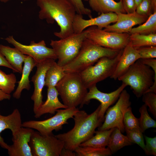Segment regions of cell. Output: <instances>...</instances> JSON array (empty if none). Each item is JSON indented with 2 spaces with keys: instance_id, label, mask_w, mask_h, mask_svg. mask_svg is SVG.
Here are the masks:
<instances>
[{
  "instance_id": "52a82bcc",
  "label": "cell",
  "mask_w": 156,
  "mask_h": 156,
  "mask_svg": "<svg viewBox=\"0 0 156 156\" xmlns=\"http://www.w3.org/2000/svg\"><path fill=\"white\" fill-rule=\"evenodd\" d=\"M123 49L116 56L102 57L95 64L79 73L84 85L87 89L96 85L98 82L110 77L114 72Z\"/></svg>"
},
{
  "instance_id": "8d00e7d4",
  "label": "cell",
  "mask_w": 156,
  "mask_h": 156,
  "mask_svg": "<svg viewBox=\"0 0 156 156\" xmlns=\"http://www.w3.org/2000/svg\"><path fill=\"white\" fill-rule=\"evenodd\" d=\"M152 10L151 0H142L137 6L135 11L139 14L148 16Z\"/></svg>"
},
{
  "instance_id": "ab89813d",
  "label": "cell",
  "mask_w": 156,
  "mask_h": 156,
  "mask_svg": "<svg viewBox=\"0 0 156 156\" xmlns=\"http://www.w3.org/2000/svg\"><path fill=\"white\" fill-rule=\"evenodd\" d=\"M0 66L7 67L12 69L14 72V69L12 66L8 62L5 57L0 51Z\"/></svg>"
},
{
  "instance_id": "d6986e66",
  "label": "cell",
  "mask_w": 156,
  "mask_h": 156,
  "mask_svg": "<svg viewBox=\"0 0 156 156\" xmlns=\"http://www.w3.org/2000/svg\"><path fill=\"white\" fill-rule=\"evenodd\" d=\"M22 123L21 114L17 109H14L10 114L6 116L1 115L0 112V146L2 148L8 150L9 145L4 142L1 133L6 129H9L13 134L22 127Z\"/></svg>"
},
{
  "instance_id": "d4e9b609",
  "label": "cell",
  "mask_w": 156,
  "mask_h": 156,
  "mask_svg": "<svg viewBox=\"0 0 156 156\" xmlns=\"http://www.w3.org/2000/svg\"><path fill=\"white\" fill-rule=\"evenodd\" d=\"M114 129L95 131L93 136L86 141L81 143V146H90L99 148H105L107 146L109 137Z\"/></svg>"
},
{
  "instance_id": "ee69618b",
  "label": "cell",
  "mask_w": 156,
  "mask_h": 156,
  "mask_svg": "<svg viewBox=\"0 0 156 156\" xmlns=\"http://www.w3.org/2000/svg\"><path fill=\"white\" fill-rule=\"evenodd\" d=\"M137 6L142 0H135Z\"/></svg>"
},
{
  "instance_id": "277c9868",
  "label": "cell",
  "mask_w": 156,
  "mask_h": 156,
  "mask_svg": "<svg viewBox=\"0 0 156 156\" xmlns=\"http://www.w3.org/2000/svg\"><path fill=\"white\" fill-rule=\"evenodd\" d=\"M120 50L100 46L86 38L77 56L63 67L65 72L79 73L102 57L116 56Z\"/></svg>"
},
{
  "instance_id": "836d02e7",
  "label": "cell",
  "mask_w": 156,
  "mask_h": 156,
  "mask_svg": "<svg viewBox=\"0 0 156 156\" xmlns=\"http://www.w3.org/2000/svg\"><path fill=\"white\" fill-rule=\"evenodd\" d=\"M142 101L149 108V110L156 118V93L148 92L143 94Z\"/></svg>"
},
{
  "instance_id": "4fadbf2b",
  "label": "cell",
  "mask_w": 156,
  "mask_h": 156,
  "mask_svg": "<svg viewBox=\"0 0 156 156\" xmlns=\"http://www.w3.org/2000/svg\"><path fill=\"white\" fill-rule=\"evenodd\" d=\"M127 86L122 83V84L115 90L109 93L102 92L97 88L96 85H94L88 89L86 96L80 108H82L85 104H88L90 100L95 99L101 103V108L99 114L100 120L103 122L104 119V114L109 107L118 99L122 91Z\"/></svg>"
},
{
  "instance_id": "c3c4849f",
  "label": "cell",
  "mask_w": 156,
  "mask_h": 156,
  "mask_svg": "<svg viewBox=\"0 0 156 156\" xmlns=\"http://www.w3.org/2000/svg\"></svg>"
},
{
  "instance_id": "83f0119b",
  "label": "cell",
  "mask_w": 156,
  "mask_h": 156,
  "mask_svg": "<svg viewBox=\"0 0 156 156\" xmlns=\"http://www.w3.org/2000/svg\"><path fill=\"white\" fill-rule=\"evenodd\" d=\"M156 32V11L151 14L143 24L133 28L129 33L147 35L155 34Z\"/></svg>"
},
{
  "instance_id": "d6a6232c",
  "label": "cell",
  "mask_w": 156,
  "mask_h": 156,
  "mask_svg": "<svg viewBox=\"0 0 156 156\" xmlns=\"http://www.w3.org/2000/svg\"><path fill=\"white\" fill-rule=\"evenodd\" d=\"M127 136L133 143L137 144L144 150L145 144L143 133L140 128H135L126 130Z\"/></svg>"
},
{
  "instance_id": "7bdbcfd3",
  "label": "cell",
  "mask_w": 156,
  "mask_h": 156,
  "mask_svg": "<svg viewBox=\"0 0 156 156\" xmlns=\"http://www.w3.org/2000/svg\"><path fill=\"white\" fill-rule=\"evenodd\" d=\"M153 12L156 11V0H151Z\"/></svg>"
},
{
  "instance_id": "9c48e42d",
  "label": "cell",
  "mask_w": 156,
  "mask_h": 156,
  "mask_svg": "<svg viewBox=\"0 0 156 156\" xmlns=\"http://www.w3.org/2000/svg\"><path fill=\"white\" fill-rule=\"evenodd\" d=\"M29 144L33 156H59L64 145L53 133L43 134L38 131L33 132Z\"/></svg>"
},
{
  "instance_id": "9a60e30c",
  "label": "cell",
  "mask_w": 156,
  "mask_h": 156,
  "mask_svg": "<svg viewBox=\"0 0 156 156\" xmlns=\"http://www.w3.org/2000/svg\"><path fill=\"white\" fill-rule=\"evenodd\" d=\"M33 129L22 127L12 134L13 143L9 145L8 153L10 156H33L29 144Z\"/></svg>"
},
{
  "instance_id": "bcb514c9",
  "label": "cell",
  "mask_w": 156,
  "mask_h": 156,
  "mask_svg": "<svg viewBox=\"0 0 156 156\" xmlns=\"http://www.w3.org/2000/svg\"><path fill=\"white\" fill-rule=\"evenodd\" d=\"M23 0V1H28V0Z\"/></svg>"
},
{
  "instance_id": "6da1fadb",
  "label": "cell",
  "mask_w": 156,
  "mask_h": 156,
  "mask_svg": "<svg viewBox=\"0 0 156 156\" xmlns=\"http://www.w3.org/2000/svg\"><path fill=\"white\" fill-rule=\"evenodd\" d=\"M40 10L39 18L45 20L48 23L56 22L60 31L54 35L60 39L73 34V23L76 12L73 6L67 0H36Z\"/></svg>"
},
{
  "instance_id": "7402d4cb",
  "label": "cell",
  "mask_w": 156,
  "mask_h": 156,
  "mask_svg": "<svg viewBox=\"0 0 156 156\" xmlns=\"http://www.w3.org/2000/svg\"><path fill=\"white\" fill-rule=\"evenodd\" d=\"M24 63L21 78L18 82V85L13 95V97L16 99L20 98L24 89L30 90L31 86L29 77L33 68L36 66L37 62L31 57L27 55Z\"/></svg>"
},
{
  "instance_id": "7dc6e473",
  "label": "cell",
  "mask_w": 156,
  "mask_h": 156,
  "mask_svg": "<svg viewBox=\"0 0 156 156\" xmlns=\"http://www.w3.org/2000/svg\"><path fill=\"white\" fill-rule=\"evenodd\" d=\"M85 1H88L89 0H84Z\"/></svg>"
},
{
  "instance_id": "ba28073f",
  "label": "cell",
  "mask_w": 156,
  "mask_h": 156,
  "mask_svg": "<svg viewBox=\"0 0 156 156\" xmlns=\"http://www.w3.org/2000/svg\"><path fill=\"white\" fill-rule=\"evenodd\" d=\"M76 107L57 109L56 114L48 119L40 121L30 120L22 123V127L35 129L43 134H49L54 130L58 131L62 129L63 125L68 124L67 121L73 118L78 111Z\"/></svg>"
},
{
  "instance_id": "4dcf8cb0",
  "label": "cell",
  "mask_w": 156,
  "mask_h": 156,
  "mask_svg": "<svg viewBox=\"0 0 156 156\" xmlns=\"http://www.w3.org/2000/svg\"><path fill=\"white\" fill-rule=\"evenodd\" d=\"M147 107V106L144 104L139 109L140 114V117L139 118V128L143 133L148 129L156 127V121L150 117Z\"/></svg>"
},
{
  "instance_id": "484cf974",
  "label": "cell",
  "mask_w": 156,
  "mask_h": 156,
  "mask_svg": "<svg viewBox=\"0 0 156 156\" xmlns=\"http://www.w3.org/2000/svg\"><path fill=\"white\" fill-rule=\"evenodd\" d=\"M65 74L63 67L59 66L54 61L46 73L44 86L55 87Z\"/></svg>"
},
{
  "instance_id": "ac0fdd59",
  "label": "cell",
  "mask_w": 156,
  "mask_h": 156,
  "mask_svg": "<svg viewBox=\"0 0 156 156\" xmlns=\"http://www.w3.org/2000/svg\"><path fill=\"white\" fill-rule=\"evenodd\" d=\"M140 59V56L136 49L129 42L122 50L120 59L114 72L110 77L115 80L124 74L135 62Z\"/></svg>"
},
{
  "instance_id": "30bf717a",
  "label": "cell",
  "mask_w": 156,
  "mask_h": 156,
  "mask_svg": "<svg viewBox=\"0 0 156 156\" xmlns=\"http://www.w3.org/2000/svg\"><path fill=\"white\" fill-rule=\"evenodd\" d=\"M86 38L100 46L110 49H123L129 41L130 34L109 32L92 26L87 29Z\"/></svg>"
},
{
  "instance_id": "44dd1931",
  "label": "cell",
  "mask_w": 156,
  "mask_h": 156,
  "mask_svg": "<svg viewBox=\"0 0 156 156\" xmlns=\"http://www.w3.org/2000/svg\"><path fill=\"white\" fill-rule=\"evenodd\" d=\"M0 51L14 69V72L21 74L23 64L27 55L23 54L15 47L0 44Z\"/></svg>"
},
{
  "instance_id": "5b68a950",
  "label": "cell",
  "mask_w": 156,
  "mask_h": 156,
  "mask_svg": "<svg viewBox=\"0 0 156 156\" xmlns=\"http://www.w3.org/2000/svg\"><path fill=\"white\" fill-rule=\"evenodd\" d=\"M55 88L63 104L68 108L81 105L88 93L79 73L65 72Z\"/></svg>"
},
{
  "instance_id": "74e56055",
  "label": "cell",
  "mask_w": 156,
  "mask_h": 156,
  "mask_svg": "<svg viewBox=\"0 0 156 156\" xmlns=\"http://www.w3.org/2000/svg\"><path fill=\"white\" fill-rule=\"evenodd\" d=\"M146 142L144 151L147 155H156V137L150 138L144 135Z\"/></svg>"
},
{
  "instance_id": "1f68e13d",
  "label": "cell",
  "mask_w": 156,
  "mask_h": 156,
  "mask_svg": "<svg viewBox=\"0 0 156 156\" xmlns=\"http://www.w3.org/2000/svg\"><path fill=\"white\" fill-rule=\"evenodd\" d=\"M123 123L125 131L139 128V118L135 117L133 114L130 106L127 109L124 113Z\"/></svg>"
},
{
  "instance_id": "f546056e",
  "label": "cell",
  "mask_w": 156,
  "mask_h": 156,
  "mask_svg": "<svg viewBox=\"0 0 156 156\" xmlns=\"http://www.w3.org/2000/svg\"><path fill=\"white\" fill-rule=\"evenodd\" d=\"M16 82L14 74H6L0 70V90L3 92L10 94L14 90Z\"/></svg>"
},
{
  "instance_id": "ffe728a7",
  "label": "cell",
  "mask_w": 156,
  "mask_h": 156,
  "mask_svg": "<svg viewBox=\"0 0 156 156\" xmlns=\"http://www.w3.org/2000/svg\"><path fill=\"white\" fill-rule=\"evenodd\" d=\"M58 95V93L55 87H48L47 100L34 113V117L38 118L46 114H54L59 109L68 108L59 101Z\"/></svg>"
},
{
  "instance_id": "5bb4252c",
  "label": "cell",
  "mask_w": 156,
  "mask_h": 156,
  "mask_svg": "<svg viewBox=\"0 0 156 156\" xmlns=\"http://www.w3.org/2000/svg\"><path fill=\"white\" fill-rule=\"evenodd\" d=\"M55 60L47 59L37 62L36 64L37 70L31 81L34 86V90L31 97V99L34 103L33 110L34 113L43 103L42 92L44 86L46 73Z\"/></svg>"
},
{
  "instance_id": "8992f818",
  "label": "cell",
  "mask_w": 156,
  "mask_h": 156,
  "mask_svg": "<svg viewBox=\"0 0 156 156\" xmlns=\"http://www.w3.org/2000/svg\"><path fill=\"white\" fill-rule=\"evenodd\" d=\"M86 29L79 33H73L59 40H51L50 45L58 59L57 64L63 67L77 56L86 38Z\"/></svg>"
},
{
  "instance_id": "8fae6325",
  "label": "cell",
  "mask_w": 156,
  "mask_h": 156,
  "mask_svg": "<svg viewBox=\"0 0 156 156\" xmlns=\"http://www.w3.org/2000/svg\"><path fill=\"white\" fill-rule=\"evenodd\" d=\"M130 96L127 91L124 89L121 93L115 105L106 111L103 123L98 128V130H109L118 128L121 132L125 131L123 123L125 111L131 104Z\"/></svg>"
},
{
  "instance_id": "2e32d148",
  "label": "cell",
  "mask_w": 156,
  "mask_h": 156,
  "mask_svg": "<svg viewBox=\"0 0 156 156\" xmlns=\"http://www.w3.org/2000/svg\"><path fill=\"white\" fill-rule=\"evenodd\" d=\"M117 19V14L113 12L101 13L99 16L89 19H85L82 15L76 14L73 23V32L81 33L86 28L92 26L104 28L111 23H115Z\"/></svg>"
},
{
  "instance_id": "f1b7e54d",
  "label": "cell",
  "mask_w": 156,
  "mask_h": 156,
  "mask_svg": "<svg viewBox=\"0 0 156 156\" xmlns=\"http://www.w3.org/2000/svg\"><path fill=\"white\" fill-rule=\"evenodd\" d=\"M74 151L76 155L78 156H107L112 154L108 147L99 148L79 146Z\"/></svg>"
},
{
  "instance_id": "7c38bea8",
  "label": "cell",
  "mask_w": 156,
  "mask_h": 156,
  "mask_svg": "<svg viewBox=\"0 0 156 156\" xmlns=\"http://www.w3.org/2000/svg\"><path fill=\"white\" fill-rule=\"evenodd\" d=\"M23 54L31 57L37 62L47 59H57L53 49L47 47L44 40L36 43L31 41L29 45L23 44L16 40L12 36L5 39Z\"/></svg>"
},
{
  "instance_id": "603a6c76",
  "label": "cell",
  "mask_w": 156,
  "mask_h": 156,
  "mask_svg": "<svg viewBox=\"0 0 156 156\" xmlns=\"http://www.w3.org/2000/svg\"><path fill=\"white\" fill-rule=\"evenodd\" d=\"M90 7L94 11L100 14L113 12L125 13L121 0H89Z\"/></svg>"
},
{
  "instance_id": "e575fe53",
  "label": "cell",
  "mask_w": 156,
  "mask_h": 156,
  "mask_svg": "<svg viewBox=\"0 0 156 156\" xmlns=\"http://www.w3.org/2000/svg\"><path fill=\"white\" fill-rule=\"evenodd\" d=\"M137 50L140 59L156 58V46H148L139 48Z\"/></svg>"
},
{
  "instance_id": "60d3db41",
  "label": "cell",
  "mask_w": 156,
  "mask_h": 156,
  "mask_svg": "<svg viewBox=\"0 0 156 156\" xmlns=\"http://www.w3.org/2000/svg\"><path fill=\"white\" fill-rule=\"evenodd\" d=\"M76 154L74 151L63 148L61 151L60 156H75Z\"/></svg>"
},
{
  "instance_id": "3957f363",
  "label": "cell",
  "mask_w": 156,
  "mask_h": 156,
  "mask_svg": "<svg viewBox=\"0 0 156 156\" xmlns=\"http://www.w3.org/2000/svg\"><path fill=\"white\" fill-rule=\"evenodd\" d=\"M118 79L130 86L137 98L141 97L146 92L156 93V71L139 60Z\"/></svg>"
},
{
  "instance_id": "f6af8a7d",
  "label": "cell",
  "mask_w": 156,
  "mask_h": 156,
  "mask_svg": "<svg viewBox=\"0 0 156 156\" xmlns=\"http://www.w3.org/2000/svg\"><path fill=\"white\" fill-rule=\"evenodd\" d=\"M11 0H0V1L2 2L3 3H6L7 2Z\"/></svg>"
},
{
  "instance_id": "e0dca14e",
  "label": "cell",
  "mask_w": 156,
  "mask_h": 156,
  "mask_svg": "<svg viewBox=\"0 0 156 156\" xmlns=\"http://www.w3.org/2000/svg\"><path fill=\"white\" fill-rule=\"evenodd\" d=\"M117 19L115 23L104 28L105 31L118 33H129L133 27L144 22L148 16L139 14L136 11L129 14H116Z\"/></svg>"
},
{
  "instance_id": "b9f144b4",
  "label": "cell",
  "mask_w": 156,
  "mask_h": 156,
  "mask_svg": "<svg viewBox=\"0 0 156 156\" xmlns=\"http://www.w3.org/2000/svg\"><path fill=\"white\" fill-rule=\"evenodd\" d=\"M11 97L10 94H5L0 90V101L4 100H10Z\"/></svg>"
},
{
  "instance_id": "7a4b0ae2",
  "label": "cell",
  "mask_w": 156,
  "mask_h": 156,
  "mask_svg": "<svg viewBox=\"0 0 156 156\" xmlns=\"http://www.w3.org/2000/svg\"><path fill=\"white\" fill-rule=\"evenodd\" d=\"M100 108V105L90 114L84 111L78 110L74 116L73 128L66 133L55 135L64 142V148L74 151L81 143L93 136L95 129L102 122L99 116Z\"/></svg>"
},
{
  "instance_id": "f35d334b",
  "label": "cell",
  "mask_w": 156,
  "mask_h": 156,
  "mask_svg": "<svg viewBox=\"0 0 156 156\" xmlns=\"http://www.w3.org/2000/svg\"><path fill=\"white\" fill-rule=\"evenodd\" d=\"M123 8L128 14L135 12L137 5L135 0H121Z\"/></svg>"
},
{
  "instance_id": "d590c367",
  "label": "cell",
  "mask_w": 156,
  "mask_h": 156,
  "mask_svg": "<svg viewBox=\"0 0 156 156\" xmlns=\"http://www.w3.org/2000/svg\"><path fill=\"white\" fill-rule=\"evenodd\" d=\"M74 8L76 13L86 15L90 18L92 17L91 10L85 7L82 0H67Z\"/></svg>"
},
{
  "instance_id": "4316f807",
  "label": "cell",
  "mask_w": 156,
  "mask_h": 156,
  "mask_svg": "<svg viewBox=\"0 0 156 156\" xmlns=\"http://www.w3.org/2000/svg\"><path fill=\"white\" fill-rule=\"evenodd\" d=\"M129 42L136 49L148 46H156V34L147 35L138 34H130Z\"/></svg>"
},
{
  "instance_id": "cb8c5ba5",
  "label": "cell",
  "mask_w": 156,
  "mask_h": 156,
  "mask_svg": "<svg viewBox=\"0 0 156 156\" xmlns=\"http://www.w3.org/2000/svg\"><path fill=\"white\" fill-rule=\"evenodd\" d=\"M122 133L118 128L115 127L110 136L107 146L112 154L125 146L131 145L133 144L127 136Z\"/></svg>"
}]
</instances>
